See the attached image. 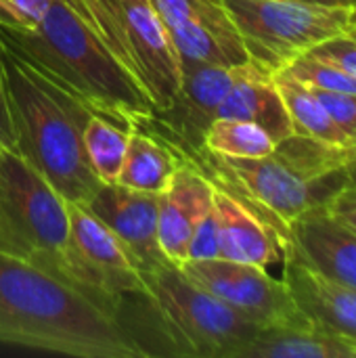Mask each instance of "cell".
Wrapping results in <instances>:
<instances>
[{"mask_svg": "<svg viewBox=\"0 0 356 358\" xmlns=\"http://www.w3.org/2000/svg\"><path fill=\"white\" fill-rule=\"evenodd\" d=\"M218 117L248 120L262 126L275 143L294 134V126L273 73L262 67L243 63L237 67V78L218 107Z\"/></svg>", "mask_w": 356, "mask_h": 358, "instance_id": "ac0fdd59", "label": "cell"}, {"mask_svg": "<svg viewBox=\"0 0 356 358\" xmlns=\"http://www.w3.org/2000/svg\"><path fill=\"white\" fill-rule=\"evenodd\" d=\"M130 250L141 271L170 262L157 241V195L101 182L84 203Z\"/></svg>", "mask_w": 356, "mask_h": 358, "instance_id": "7c38bea8", "label": "cell"}, {"mask_svg": "<svg viewBox=\"0 0 356 358\" xmlns=\"http://www.w3.org/2000/svg\"><path fill=\"white\" fill-rule=\"evenodd\" d=\"M342 172L346 178V187L356 189V141L344 149V159H342Z\"/></svg>", "mask_w": 356, "mask_h": 358, "instance_id": "1f68e13d", "label": "cell"}, {"mask_svg": "<svg viewBox=\"0 0 356 358\" xmlns=\"http://www.w3.org/2000/svg\"><path fill=\"white\" fill-rule=\"evenodd\" d=\"M183 159H189L214 185L256 212L277 235L281 250L290 245L292 227L298 218L315 208L329 206L346 187L344 149L296 132L277 143L266 157L235 159L199 149Z\"/></svg>", "mask_w": 356, "mask_h": 358, "instance_id": "3957f363", "label": "cell"}, {"mask_svg": "<svg viewBox=\"0 0 356 358\" xmlns=\"http://www.w3.org/2000/svg\"><path fill=\"white\" fill-rule=\"evenodd\" d=\"M0 342L78 358L149 357L120 317L59 277L0 254Z\"/></svg>", "mask_w": 356, "mask_h": 358, "instance_id": "6da1fadb", "label": "cell"}, {"mask_svg": "<svg viewBox=\"0 0 356 358\" xmlns=\"http://www.w3.org/2000/svg\"><path fill=\"white\" fill-rule=\"evenodd\" d=\"M0 63L15 130L23 155L65 201L86 203L101 187L92 172L82 132L94 111L57 86L0 40Z\"/></svg>", "mask_w": 356, "mask_h": 358, "instance_id": "277c9868", "label": "cell"}, {"mask_svg": "<svg viewBox=\"0 0 356 358\" xmlns=\"http://www.w3.org/2000/svg\"><path fill=\"white\" fill-rule=\"evenodd\" d=\"M0 254L29 262L73 285L107 313L120 302L73 245L67 201L17 151H0Z\"/></svg>", "mask_w": 356, "mask_h": 358, "instance_id": "5b68a950", "label": "cell"}, {"mask_svg": "<svg viewBox=\"0 0 356 358\" xmlns=\"http://www.w3.org/2000/svg\"><path fill=\"white\" fill-rule=\"evenodd\" d=\"M55 0H0V4L10 13L19 27L38 25L50 10Z\"/></svg>", "mask_w": 356, "mask_h": 358, "instance_id": "f1b7e54d", "label": "cell"}, {"mask_svg": "<svg viewBox=\"0 0 356 358\" xmlns=\"http://www.w3.org/2000/svg\"><path fill=\"white\" fill-rule=\"evenodd\" d=\"M239 358H356V344L308 327H271L262 329Z\"/></svg>", "mask_w": 356, "mask_h": 358, "instance_id": "d6986e66", "label": "cell"}, {"mask_svg": "<svg viewBox=\"0 0 356 358\" xmlns=\"http://www.w3.org/2000/svg\"><path fill=\"white\" fill-rule=\"evenodd\" d=\"M0 25H15V27H19V23L10 17V13L0 4Z\"/></svg>", "mask_w": 356, "mask_h": 358, "instance_id": "836d02e7", "label": "cell"}, {"mask_svg": "<svg viewBox=\"0 0 356 358\" xmlns=\"http://www.w3.org/2000/svg\"><path fill=\"white\" fill-rule=\"evenodd\" d=\"M250 61L269 73L350 29L353 8L304 0H222Z\"/></svg>", "mask_w": 356, "mask_h": 358, "instance_id": "52a82bcc", "label": "cell"}, {"mask_svg": "<svg viewBox=\"0 0 356 358\" xmlns=\"http://www.w3.org/2000/svg\"><path fill=\"white\" fill-rule=\"evenodd\" d=\"M214 214L218 222V258L262 268L283 260L281 243L269 224L218 185H214Z\"/></svg>", "mask_w": 356, "mask_h": 358, "instance_id": "e0dca14e", "label": "cell"}, {"mask_svg": "<svg viewBox=\"0 0 356 358\" xmlns=\"http://www.w3.org/2000/svg\"><path fill=\"white\" fill-rule=\"evenodd\" d=\"M180 63L237 67L250 63L222 0H151Z\"/></svg>", "mask_w": 356, "mask_h": 358, "instance_id": "30bf717a", "label": "cell"}, {"mask_svg": "<svg viewBox=\"0 0 356 358\" xmlns=\"http://www.w3.org/2000/svg\"><path fill=\"white\" fill-rule=\"evenodd\" d=\"M285 250H294L323 275L356 289V233L342 224L327 206L315 208L294 222L292 241Z\"/></svg>", "mask_w": 356, "mask_h": 358, "instance_id": "2e32d148", "label": "cell"}, {"mask_svg": "<svg viewBox=\"0 0 356 358\" xmlns=\"http://www.w3.org/2000/svg\"><path fill=\"white\" fill-rule=\"evenodd\" d=\"M120 4L138 78L155 111H164L176 99L183 80L176 46L151 0H120Z\"/></svg>", "mask_w": 356, "mask_h": 358, "instance_id": "8fae6325", "label": "cell"}, {"mask_svg": "<svg viewBox=\"0 0 356 358\" xmlns=\"http://www.w3.org/2000/svg\"><path fill=\"white\" fill-rule=\"evenodd\" d=\"M178 268L262 329L313 325L296 306L283 279L271 277L262 266L214 258L189 260Z\"/></svg>", "mask_w": 356, "mask_h": 358, "instance_id": "ba28073f", "label": "cell"}, {"mask_svg": "<svg viewBox=\"0 0 356 358\" xmlns=\"http://www.w3.org/2000/svg\"><path fill=\"white\" fill-rule=\"evenodd\" d=\"M304 2H317V4H329V6H348V8L356 6V0H304Z\"/></svg>", "mask_w": 356, "mask_h": 358, "instance_id": "d6a6232c", "label": "cell"}, {"mask_svg": "<svg viewBox=\"0 0 356 358\" xmlns=\"http://www.w3.org/2000/svg\"><path fill=\"white\" fill-rule=\"evenodd\" d=\"M178 164L180 155L168 143L149 130L132 126L118 185L159 195L170 185Z\"/></svg>", "mask_w": 356, "mask_h": 358, "instance_id": "ffe728a7", "label": "cell"}, {"mask_svg": "<svg viewBox=\"0 0 356 358\" xmlns=\"http://www.w3.org/2000/svg\"><path fill=\"white\" fill-rule=\"evenodd\" d=\"M275 147L273 136L262 126L248 120L216 117L204 134V149L220 157L256 159L271 155Z\"/></svg>", "mask_w": 356, "mask_h": 358, "instance_id": "7402d4cb", "label": "cell"}, {"mask_svg": "<svg viewBox=\"0 0 356 358\" xmlns=\"http://www.w3.org/2000/svg\"><path fill=\"white\" fill-rule=\"evenodd\" d=\"M308 52L315 55L317 59L338 65L340 69L348 71L350 76L356 78V31L353 27L323 40Z\"/></svg>", "mask_w": 356, "mask_h": 358, "instance_id": "484cf974", "label": "cell"}, {"mask_svg": "<svg viewBox=\"0 0 356 358\" xmlns=\"http://www.w3.org/2000/svg\"><path fill=\"white\" fill-rule=\"evenodd\" d=\"M283 283L304 317L319 329L356 344V289L348 287L300 258L283 252Z\"/></svg>", "mask_w": 356, "mask_h": 358, "instance_id": "4fadbf2b", "label": "cell"}, {"mask_svg": "<svg viewBox=\"0 0 356 358\" xmlns=\"http://www.w3.org/2000/svg\"><path fill=\"white\" fill-rule=\"evenodd\" d=\"M214 185L189 159L180 164L170 185L157 195V241L164 256L174 264L187 262L191 235L199 220L212 210Z\"/></svg>", "mask_w": 356, "mask_h": 358, "instance_id": "9a60e30c", "label": "cell"}, {"mask_svg": "<svg viewBox=\"0 0 356 358\" xmlns=\"http://www.w3.org/2000/svg\"><path fill=\"white\" fill-rule=\"evenodd\" d=\"M63 2L99 36V40L120 59V63L138 78V71H136V65L128 46L124 10H122L120 0H63Z\"/></svg>", "mask_w": 356, "mask_h": 358, "instance_id": "cb8c5ba5", "label": "cell"}, {"mask_svg": "<svg viewBox=\"0 0 356 358\" xmlns=\"http://www.w3.org/2000/svg\"><path fill=\"white\" fill-rule=\"evenodd\" d=\"M71 239L80 256L101 279L105 289L122 304L124 296L143 298L147 292L143 271L130 250L88 208L67 201Z\"/></svg>", "mask_w": 356, "mask_h": 358, "instance_id": "5bb4252c", "label": "cell"}, {"mask_svg": "<svg viewBox=\"0 0 356 358\" xmlns=\"http://www.w3.org/2000/svg\"><path fill=\"white\" fill-rule=\"evenodd\" d=\"M218 258V222L214 214V203L212 210L199 220L195 227L189 250H187V262L189 260H214Z\"/></svg>", "mask_w": 356, "mask_h": 358, "instance_id": "83f0119b", "label": "cell"}, {"mask_svg": "<svg viewBox=\"0 0 356 358\" xmlns=\"http://www.w3.org/2000/svg\"><path fill=\"white\" fill-rule=\"evenodd\" d=\"M145 300L153 308L164 338L174 355L197 358H239L241 350L262 331L172 262L143 271Z\"/></svg>", "mask_w": 356, "mask_h": 358, "instance_id": "8992f818", "label": "cell"}, {"mask_svg": "<svg viewBox=\"0 0 356 358\" xmlns=\"http://www.w3.org/2000/svg\"><path fill=\"white\" fill-rule=\"evenodd\" d=\"M273 80L277 84V90L281 92V99L285 103V109L290 113L292 126L296 134L321 141L332 147L346 149L353 145V138L332 120L323 103L315 96V92L296 80L290 71L281 69L273 73Z\"/></svg>", "mask_w": 356, "mask_h": 358, "instance_id": "44dd1931", "label": "cell"}, {"mask_svg": "<svg viewBox=\"0 0 356 358\" xmlns=\"http://www.w3.org/2000/svg\"><path fill=\"white\" fill-rule=\"evenodd\" d=\"M128 136L130 128H122L109 117L94 113L86 122L82 132L84 151L92 172L101 182H118L128 149Z\"/></svg>", "mask_w": 356, "mask_h": 358, "instance_id": "603a6c76", "label": "cell"}, {"mask_svg": "<svg viewBox=\"0 0 356 358\" xmlns=\"http://www.w3.org/2000/svg\"><path fill=\"white\" fill-rule=\"evenodd\" d=\"M327 210L350 231L356 233V189L344 187L327 206Z\"/></svg>", "mask_w": 356, "mask_h": 358, "instance_id": "f546056e", "label": "cell"}, {"mask_svg": "<svg viewBox=\"0 0 356 358\" xmlns=\"http://www.w3.org/2000/svg\"><path fill=\"white\" fill-rule=\"evenodd\" d=\"M0 40L97 115L132 128L155 113L141 80L63 0L34 27L0 25Z\"/></svg>", "mask_w": 356, "mask_h": 358, "instance_id": "7a4b0ae2", "label": "cell"}, {"mask_svg": "<svg viewBox=\"0 0 356 358\" xmlns=\"http://www.w3.org/2000/svg\"><path fill=\"white\" fill-rule=\"evenodd\" d=\"M311 88V86H308ZM315 96L323 103L332 120L353 138L356 141V94L350 92H332V90H319L311 88Z\"/></svg>", "mask_w": 356, "mask_h": 358, "instance_id": "4316f807", "label": "cell"}, {"mask_svg": "<svg viewBox=\"0 0 356 358\" xmlns=\"http://www.w3.org/2000/svg\"><path fill=\"white\" fill-rule=\"evenodd\" d=\"M285 71H290L296 80L311 88L319 90H332V92H350L356 94V78L348 71L340 69L334 63H327L323 59H317L311 52H304L296 57Z\"/></svg>", "mask_w": 356, "mask_h": 358, "instance_id": "d4e9b609", "label": "cell"}, {"mask_svg": "<svg viewBox=\"0 0 356 358\" xmlns=\"http://www.w3.org/2000/svg\"><path fill=\"white\" fill-rule=\"evenodd\" d=\"M0 151H2V147H0Z\"/></svg>", "mask_w": 356, "mask_h": 358, "instance_id": "e575fe53", "label": "cell"}, {"mask_svg": "<svg viewBox=\"0 0 356 358\" xmlns=\"http://www.w3.org/2000/svg\"><path fill=\"white\" fill-rule=\"evenodd\" d=\"M0 147L15 151V130H13V120H10V109H8V96H6V86H4V73H2V63H0Z\"/></svg>", "mask_w": 356, "mask_h": 358, "instance_id": "4dcf8cb0", "label": "cell"}, {"mask_svg": "<svg viewBox=\"0 0 356 358\" xmlns=\"http://www.w3.org/2000/svg\"><path fill=\"white\" fill-rule=\"evenodd\" d=\"M237 67L183 63V80L172 105L155 111L136 128L149 130L180 157L197 153L204 149V134L218 117V107L237 78Z\"/></svg>", "mask_w": 356, "mask_h": 358, "instance_id": "9c48e42d", "label": "cell"}]
</instances>
